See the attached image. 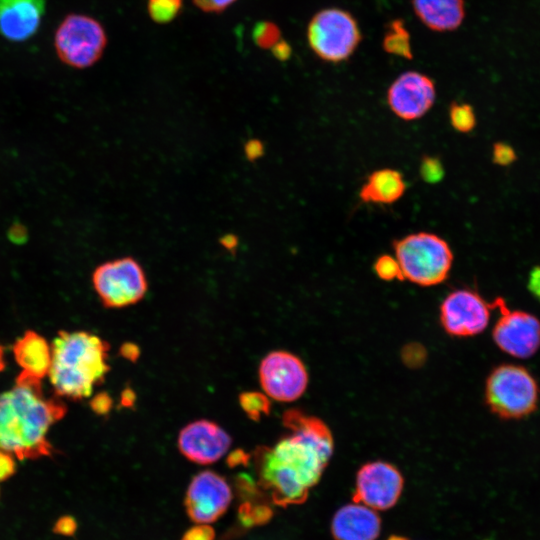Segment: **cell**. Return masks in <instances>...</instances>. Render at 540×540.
Segmentation results:
<instances>
[{
  "instance_id": "1",
  "label": "cell",
  "mask_w": 540,
  "mask_h": 540,
  "mask_svg": "<svg viewBox=\"0 0 540 540\" xmlns=\"http://www.w3.org/2000/svg\"><path fill=\"white\" fill-rule=\"evenodd\" d=\"M283 424L289 434L272 448L256 452L259 485L274 504H300L317 484L334 448L332 434L320 419L288 410Z\"/></svg>"
},
{
  "instance_id": "2",
  "label": "cell",
  "mask_w": 540,
  "mask_h": 540,
  "mask_svg": "<svg viewBox=\"0 0 540 540\" xmlns=\"http://www.w3.org/2000/svg\"><path fill=\"white\" fill-rule=\"evenodd\" d=\"M66 410L61 400L45 396L41 379L22 371L14 387L0 393V450L20 460L52 455L47 435Z\"/></svg>"
},
{
  "instance_id": "3",
  "label": "cell",
  "mask_w": 540,
  "mask_h": 540,
  "mask_svg": "<svg viewBox=\"0 0 540 540\" xmlns=\"http://www.w3.org/2000/svg\"><path fill=\"white\" fill-rule=\"evenodd\" d=\"M109 345L85 331H59L51 346L49 378L56 395L80 400L103 382Z\"/></svg>"
},
{
  "instance_id": "4",
  "label": "cell",
  "mask_w": 540,
  "mask_h": 540,
  "mask_svg": "<svg viewBox=\"0 0 540 540\" xmlns=\"http://www.w3.org/2000/svg\"><path fill=\"white\" fill-rule=\"evenodd\" d=\"M396 257L403 279L420 286L442 283L448 276L453 253L440 236L418 232L409 234L394 243Z\"/></svg>"
},
{
  "instance_id": "5",
  "label": "cell",
  "mask_w": 540,
  "mask_h": 540,
  "mask_svg": "<svg viewBox=\"0 0 540 540\" xmlns=\"http://www.w3.org/2000/svg\"><path fill=\"white\" fill-rule=\"evenodd\" d=\"M485 400L489 409L498 417L521 419L536 410L539 387L523 366L503 364L489 374Z\"/></svg>"
},
{
  "instance_id": "6",
  "label": "cell",
  "mask_w": 540,
  "mask_h": 540,
  "mask_svg": "<svg viewBox=\"0 0 540 540\" xmlns=\"http://www.w3.org/2000/svg\"><path fill=\"white\" fill-rule=\"evenodd\" d=\"M106 44L107 36L101 23L78 13L63 18L53 39L58 59L75 69L94 65L102 57Z\"/></svg>"
},
{
  "instance_id": "7",
  "label": "cell",
  "mask_w": 540,
  "mask_h": 540,
  "mask_svg": "<svg viewBox=\"0 0 540 540\" xmlns=\"http://www.w3.org/2000/svg\"><path fill=\"white\" fill-rule=\"evenodd\" d=\"M307 40L320 59L338 63L347 60L357 49L361 32L356 19L348 11L325 8L311 18Z\"/></svg>"
},
{
  "instance_id": "8",
  "label": "cell",
  "mask_w": 540,
  "mask_h": 540,
  "mask_svg": "<svg viewBox=\"0 0 540 540\" xmlns=\"http://www.w3.org/2000/svg\"><path fill=\"white\" fill-rule=\"evenodd\" d=\"M93 287L105 307L123 308L139 302L148 282L141 264L133 257L104 262L92 274Z\"/></svg>"
},
{
  "instance_id": "9",
  "label": "cell",
  "mask_w": 540,
  "mask_h": 540,
  "mask_svg": "<svg viewBox=\"0 0 540 540\" xmlns=\"http://www.w3.org/2000/svg\"><path fill=\"white\" fill-rule=\"evenodd\" d=\"M261 386L270 398L292 402L306 390L308 374L303 362L286 351L269 353L259 366Z\"/></svg>"
},
{
  "instance_id": "10",
  "label": "cell",
  "mask_w": 540,
  "mask_h": 540,
  "mask_svg": "<svg viewBox=\"0 0 540 540\" xmlns=\"http://www.w3.org/2000/svg\"><path fill=\"white\" fill-rule=\"evenodd\" d=\"M500 309V317L492 336L496 345L517 358L531 357L540 347V321L534 315L509 310L501 298L494 302Z\"/></svg>"
},
{
  "instance_id": "11",
  "label": "cell",
  "mask_w": 540,
  "mask_h": 540,
  "mask_svg": "<svg viewBox=\"0 0 540 540\" xmlns=\"http://www.w3.org/2000/svg\"><path fill=\"white\" fill-rule=\"evenodd\" d=\"M490 307L479 294L467 289L451 292L440 307V320L445 331L453 336H473L485 330Z\"/></svg>"
},
{
  "instance_id": "12",
  "label": "cell",
  "mask_w": 540,
  "mask_h": 540,
  "mask_svg": "<svg viewBox=\"0 0 540 540\" xmlns=\"http://www.w3.org/2000/svg\"><path fill=\"white\" fill-rule=\"evenodd\" d=\"M403 489L399 470L383 461L363 465L357 473L354 501L374 510L391 508Z\"/></svg>"
},
{
  "instance_id": "13",
  "label": "cell",
  "mask_w": 540,
  "mask_h": 540,
  "mask_svg": "<svg viewBox=\"0 0 540 540\" xmlns=\"http://www.w3.org/2000/svg\"><path fill=\"white\" fill-rule=\"evenodd\" d=\"M232 492L227 481L213 471H202L190 482L185 507L188 516L196 523L216 521L228 509Z\"/></svg>"
},
{
  "instance_id": "14",
  "label": "cell",
  "mask_w": 540,
  "mask_h": 540,
  "mask_svg": "<svg viewBox=\"0 0 540 540\" xmlns=\"http://www.w3.org/2000/svg\"><path fill=\"white\" fill-rule=\"evenodd\" d=\"M435 98L433 80L417 71L402 73L387 91V102L391 111L406 121L424 116L433 106Z\"/></svg>"
},
{
  "instance_id": "15",
  "label": "cell",
  "mask_w": 540,
  "mask_h": 540,
  "mask_svg": "<svg viewBox=\"0 0 540 540\" xmlns=\"http://www.w3.org/2000/svg\"><path fill=\"white\" fill-rule=\"evenodd\" d=\"M231 437L219 425L209 420H197L179 433L178 447L190 461L211 464L229 449Z\"/></svg>"
},
{
  "instance_id": "16",
  "label": "cell",
  "mask_w": 540,
  "mask_h": 540,
  "mask_svg": "<svg viewBox=\"0 0 540 540\" xmlns=\"http://www.w3.org/2000/svg\"><path fill=\"white\" fill-rule=\"evenodd\" d=\"M45 10V0H0V34L7 40L21 42L38 30Z\"/></svg>"
},
{
  "instance_id": "17",
  "label": "cell",
  "mask_w": 540,
  "mask_h": 540,
  "mask_svg": "<svg viewBox=\"0 0 540 540\" xmlns=\"http://www.w3.org/2000/svg\"><path fill=\"white\" fill-rule=\"evenodd\" d=\"M331 531L335 540H375L380 518L374 509L361 503L347 504L334 515Z\"/></svg>"
},
{
  "instance_id": "18",
  "label": "cell",
  "mask_w": 540,
  "mask_h": 540,
  "mask_svg": "<svg viewBox=\"0 0 540 540\" xmlns=\"http://www.w3.org/2000/svg\"><path fill=\"white\" fill-rule=\"evenodd\" d=\"M416 16L433 31L457 29L465 17L463 0H412Z\"/></svg>"
},
{
  "instance_id": "19",
  "label": "cell",
  "mask_w": 540,
  "mask_h": 540,
  "mask_svg": "<svg viewBox=\"0 0 540 540\" xmlns=\"http://www.w3.org/2000/svg\"><path fill=\"white\" fill-rule=\"evenodd\" d=\"M13 353L22 371L42 379L49 373L51 347L44 337L27 330L13 345Z\"/></svg>"
},
{
  "instance_id": "20",
  "label": "cell",
  "mask_w": 540,
  "mask_h": 540,
  "mask_svg": "<svg viewBox=\"0 0 540 540\" xmlns=\"http://www.w3.org/2000/svg\"><path fill=\"white\" fill-rule=\"evenodd\" d=\"M406 190L402 174L394 169L383 168L371 173L360 190L364 202L392 204L399 200Z\"/></svg>"
},
{
  "instance_id": "21",
  "label": "cell",
  "mask_w": 540,
  "mask_h": 540,
  "mask_svg": "<svg viewBox=\"0 0 540 540\" xmlns=\"http://www.w3.org/2000/svg\"><path fill=\"white\" fill-rule=\"evenodd\" d=\"M382 46L394 56L413 58L410 34L401 19H394L386 25Z\"/></svg>"
},
{
  "instance_id": "22",
  "label": "cell",
  "mask_w": 540,
  "mask_h": 540,
  "mask_svg": "<svg viewBox=\"0 0 540 540\" xmlns=\"http://www.w3.org/2000/svg\"><path fill=\"white\" fill-rule=\"evenodd\" d=\"M272 517V510L265 504L242 503L238 510V520L244 528L266 523Z\"/></svg>"
},
{
  "instance_id": "23",
  "label": "cell",
  "mask_w": 540,
  "mask_h": 540,
  "mask_svg": "<svg viewBox=\"0 0 540 540\" xmlns=\"http://www.w3.org/2000/svg\"><path fill=\"white\" fill-rule=\"evenodd\" d=\"M182 0H148L147 8L151 19L158 24L172 21L180 12Z\"/></svg>"
},
{
  "instance_id": "24",
  "label": "cell",
  "mask_w": 540,
  "mask_h": 540,
  "mask_svg": "<svg viewBox=\"0 0 540 540\" xmlns=\"http://www.w3.org/2000/svg\"><path fill=\"white\" fill-rule=\"evenodd\" d=\"M449 119L452 127L462 133L471 131L476 124L473 108L465 103H452L449 108Z\"/></svg>"
},
{
  "instance_id": "25",
  "label": "cell",
  "mask_w": 540,
  "mask_h": 540,
  "mask_svg": "<svg viewBox=\"0 0 540 540\" xmlns=\"http://www.w3.org/2000/svg\"><path fill=\"white\" fill-rule=\"evenodd\" d=\"M240 405L248 417L259 420L264 414H268L270 403L268 398L260 392H245L239 397Z\"/></svg>"
},
{
  "instance_id": "26",
  "label": "cell",
  "mask_w": 540,
  "mask_h": 540,
  "mask_svg": "<svg viewBox=\"0 0 540 540\" xmlns=\"http://www.w3.org/2000/svg\"><path fill=\"white\" fill-rule=\"evenodd\" d=\"M253 40L260 48L270 49L281 40L280 29L272 22H259L254 26Z\"/></svg>"
},
{
  "instance_id": "27",
  "label": "cell",
  "mask_w": 540,
  "mask_h": 540,
  "mask_svg": "<svg viewBox=\"0 0 540 540\" xmlns=\"http://www.w3.org/2000/svg\"><path fill=\"white\" fill-rule=\"evenodd\" d=\"M375 273L386 281L403 279L399 263L395 256L384 254L377 258L374 264Z\"/></svg>"
},
{
  "instance_id": "28",
  "label": "cell",
  "mask_w": 540,
  "mask_h": 540,
  "mask_svg": "<svg viewBox=\"0 0 540 540\" xmlns=\"http://www.w3.org/2000/svg\"><path fill=\"white\" fill-rule=\"evenodd\" d=\"M420 175L427 183L434 184L439 182L444 175V169L440 160L434 157L423 158L420 165Z\"/></svg>"
},
{
  "instance_id": "29",
  "label": "cell",
  "mask_w": 540,
  "mask_h": 540,
  "mask_svg": "<svg viewBox=\"0 0 540 540\" xmlns=\"http://www.w3.org/2000/svg\"><path fill=\"white\" fill-rule=\"evenodd\" d=\"M492 158L494 163L507 166L516 160V154L510 145L506 143H495Z\"/></svg>"
},
{
  "instance_id": "30",
  "label": "cell",
  "mask_w": 540,
  "mask_h": 540,
  "mask_svg": "<svg viewBox=\"0 0 540 540\" xmlns=\"http://www.w3.org/2000/svg\"><path fill=\"white\" fill-rule=\"evenodd\" d=\"M215 531L211 526L200 524L188 529L181 540H214Z\"/></svg>"
},
{
  "instance_id": "31",
  "label": "cell",
  "mask_w": 540,
  "mask_h": 540,
  "mask_svg": "<svg viewBox=\"0 0 540 540\" xmlns=\"http://www.w3.org/2000/svg\"><path fill=\"white\" fill-rule=\"evenodd\" d=\"M16 470L14 457L11 453L0 450V482L10 478Z\"/></svg>"
},
{
  "instance_id": "32",
  "label": "cell",
  "mask_w": 540,
  "mask_h": 540,
  "mask_svg": "<svg viewBox=\"0 0 540 540\" xmlns=\"http://www.w3.org/2000/svg\"><path fill=\"white\" fill-rule=\"evenodd\" d=\"M236 0H193L194 4L205 12L219 13L231 6Z\"/></svg>"
},
{
  "instance_id": "33",
  "label": "cell",
  "mask_w": 540,
  "mask_h": 540,
  "mask_svg": "<svg viewBox=\"0 0 540 540\" xmlns=\"http://www.w3.org/2000/svg\"><path fill=\"white\" fill-rule=\"evenodd\" d=\"M54 528L57 534L70 536L76 531L77 523L71 516H64L57 520Z\"/></svg>"
},
{
  "instance_id": "34",
  "label": "cell",
  "mask_w": 540,
  "mask_h": 540,
  "mask_svg": "<svg viewBox=\"0 0 540 540\" xmlns=\"http://www.w3.org/2000/svg\"><path fill=\"white\" fill-rule=\"evenodd\" d=\"M111 403V398L106 393H100L91 401V407L97 414H106Z\"/></svg>"
},
{
  "instance_id": "35",
  "label": "cell",
  "mask_w": 540,
  "mask_h": 540,
  "mask_svg": "<svg viewBox=\"0 0 540 540\" xmlns=\"http://www.w3.org/2000/svg\"><path fill=\"white\" fill-rule=\"evenodd\" d=\"M264 152L263 144L256 139L249 140L244 146V153L249 160L259 158Z\"/></svg>"
},
{
  "instance_id": "36",
  "label": "cell",
  "mask_w": 540,
  "mask_h": 540,
  "mask_svg": "<svg viewBox=\"0 0 540 540\" xmlns=\"http://www.w3.org/2000/svg\"><path fill=\"white\" fill-rule=\"evenodd\" d=\"M528 289L540 301V266L531 270L528 278Z\"/></svg>"
},
{
  "instance_id": "37",
  "label": "cell",
  "mask_w": 540,
  "mask_h": 540,
  "mask_svg": "<svg viewBox=\"0 0 540 540\" xmlns=\"http://www.w3.org/2000/svg\"><path fill=\"white\" fill-rule=\"evenodd\" d=\"M271 49L273 55L281 61L287 60L290 57L292 51L290 45L284 40H280Z\"/></svg>"
},
{
  "instance_id": "38",
  "label": "cell",
  "mask_w": 540,
  "mask_h": 540,
  "mask_svg": "<svg viewBox=\"0 0 540 540\" xmlns=\"http://www.w3.org/2000/svg\"><path fill=\"white\" fill-rule=\"evenodd\" d=\"M121 354L128 360H135L139 355V349L134 344L126 343L121 347Z\"/></svg>"
},
{
  "instance_id": "39",
  "label": "cell",
  "mask_w": 540,
  "mask_h": 540,
  "mask_svg": "<svg viewBox=\"0 0 540 540\" xmlns=\"http://www.w3.org/2000/svg\"><path fill=\"white\" fill-rule=\"evenodd\" d=\"M247 455L244 454L243 451H235L228 459V463L230 466H236L241 463H245L247 460Z\"/></svg>"
},
{
  "instance_id": "40",
  "label": "cell",
  "mask_w": 540,
  "mask_h": 540,
  "mask_svg": "<svg viewBox=\"0 0 540 540\" xmlns=\"http://www.w3.org/2000/svg\"><path fill=\"white\" fill-rule=\"evenodd\" d=\"M221 243L224 248L231 250L237 246L238 241L233 235H226L221 240Z\"/></svg>"
},
{
  "instance_id": "41",
  "label": "cell",
  "mask_w": 540,
  "mask_h": 540,
  "mask_svg": "<svg viewBox=\"0 0 540 540\" xmlns=\"http://www.w3.org/2000/svg\"><path fill=\"white\" fill-rule=\"evenodd\" d=\"M9 234L12 240H15V241L19 240L20 239L19 236H21L24 239V234H25L24 227L18 226V225L14 226L10 229Z\"/></svg>"
},
{
  "instance_id": "42",
  "label": "cell",
  "mask_w": 540,
  "mask_h": 540,
  "mask_svg": "<svg viewBox=\"0 0 540 540\" xmlns=\"http://www.w3.org/2000/svg\"><path fill=\"white\" fill-rule=\"evenodd\" d=\"M5 368L4 349L0 345V372Z\"/></svg>"
}]
</instances>
